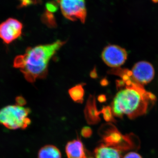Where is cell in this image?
<instances>
[{
  "mask_svg": "<svg viewBox=\"0 0 158 158\" xmlns=\"http://www.w3.org/2000/svg\"><path fill=\"white\" fill-rule=\"evenodd\" d=\"M59 4L64 17L72 21L78 19L85 23L87 10L85 0H61Z\"/></svg>",
  "mask_w": 158,
  "mask_h": 158,
  "instance_id": "5",
  "label": "cell"
},
{
  "mask_svg": "<svg viewBox=\"0 0 158 158\" xmlns=\"http://www.w3.org/2000/svg\"><path fill=\"white\" fill-rule=\"evenodd\" d=\"M98 100L100 102H103L106 101V97L104 95H100L98 97Z\"/></svg>",
  "mask_w": 158,
  "mask_h": 158,
  "instance_id": "20",
  "label": "cell"
},
{
  "mask_svg": "<svg viewBox=\"0 0 158 158\" xmlns=\"http://www.w3.org/2000/svg\"><path fill=\"white\" fill-rule=\"evenodd\" d=\"M65 151L68 158H86L83 144L79 140L69 142Z\"/></svg>",
  "mask_w": 158,
  "mask_h": 158,
  "instance_id": "10",
  "label": "cell"
},
{
  "mask_svg": "<svg viewBox=\"0 0 158 158\" xmlns=\"http://www.w3.org/2000/svg\"><path fill=\"white\" fill-rule=\"evenodd\" d=\"M105 131L103 140L105 145L120 150L137 149L139 147V140L134 134L123 135L115 127L110 124Z\"/></svg>",
  "mask_w": 158,
  "mask_h": 158,
  "instance_id": "4",
  "label": "cell"
},
{
  "mask_svg": "<svg viewBox=\"0 0 158 158\" xmlns=\"http://www.w3.org/2000/svg\"><path fill=\"white\" fill-rule=\"evenodd\" d=\"M101 113H102L103 116L104 118L106 121L107 122H115L116 120L114 119L113 116V111L112 108L110 106H104L102 108Z\"/></svg>",
  "mask_w": 158,
  "mask_h": 158,
  "instance_id": "15",
  "label": "cell"
},
{
  "mask_svg": "<svg viewBox=\"0 0 158 158\" xmlns=\"http://www.w3.org/2000/svg\"><path fill=\"white\" fill-rule=\"evenodd\" d=\"M38 158H61V154L56 146L45 145L40 150Z\"/></svg>",
  "mask_w": 158,
  "mask_h": 158,
  "instance_id": "12",
  "label": "cell"
},
{
  "mask_svg": "<svg viewBox=\"0 0 158 158\" xmlns=\"http://www.w3.org/2000/svg\"><path fill=\"white\" fill-rule=\"evenodd\" d=\"M123 158H142L141 155L135 152H130L124 156Z\"/></svg>",
  "mask_w": 158,
  "mask_h": 158,
  "instance_id": "19",
  "label": "cell"
},
{
  "mask_svg": "<svg viewBox=\"0 0 158 158\" xmlns=\"http://www.w3.org/2000/svg\"><path fill=\"white\" fill-rule=\"evenodd\" d=\"M102 59L108 66L117 68L123 65L127 58V52L124 48L118 45L106 47L102 52Z\"/></svg>",
  "mask_w": 158,
  "mask_h": 158,
  "instance_id": "7",
  "label": "cell"
},
{
  "mask_svg": "<svg viewBox=\"0 0 158 158\" xmlns=\"http://www.w3.org/2000/svg\"><path fill=\"white\" fill-rule=\"evenodd\" d=\"M31 110L19 104L7 106L0 110V124L10 130L24 129L31 124Z\"/></svg>",
  "mask_w": 158,
  "mask_h": 158,
  "instance_id": "3",
  "label": "cell"
},
{
  "mask_svg": "<svg viewBox=\"0 0 158 158\" xmlns=\"http://www.w3.org/2000/svg\"><path fill=\"white\" fill-rule=\"evenodd\" d=\"M85 115L87 121L90 124L97 123L100 120L99 112L96 107L95 98L93 95H90L85 108Z\"/></svg>",
  "mask_w": 158,
  "mask_h": 158,
  "instance_id": "9",
  "label": "cell"
},
{
  "mask_svg": "<svg viewBox=\"0 0 158 158\" xmlns=\"http://www.w3.org/2000/svg\"><path fill=\"white\" fill-rule=\"evenodd\" d=\"M23 24L15 19L9 18L0 24V38L3 42L9 44L20 37Z\"/></svg>",
  "mask_w": 158,
  "mask_h": 158,
  "instance_id": "8",
  "label": "cell"
},
{
  "mask_svg": "<svg viewBox=\"0 0 158 158\" xmlns=\"http://www.w3.org/2000/svg\"><path fill=\"white\" fill-rule=\"evenodd\" d=\"M90 77L94 78H95L97 77V74L96 71L95 69L92 72H91L90 74Z\"/></svg>",
  "mask_w": 158,
  "mask_h": 158,
  "instance_id": "21",
  "label": "cell"
},
{
  "mask_svg": "<svg viewBox=\"0 0 158 158\" xmlns=\"http://www.w3.org/2000/svg\"><path fill=\"white\" fill-rule=\"evenodd\" d=\"M22 1H23V0H22Z\"/></svg>",
  "mask_w": 158,
  "mask_h": 158,
  "instance_id": "24",
  "label": "cell"
},
{
  "mask_svg": "<svg viewBox=\"0 0 158 158\" xmlns=\"http://www.w3.org/2000/svg\"><path fill=\"white\" fill-rule=\"evenodd\" d=\"M92 130L90 127H86L83 128L81 131L82 135L85 138H88L90 137L92 135Z\"/></svg>",
  "mask_w": 158,
  "mask_h": 158,
  "instance_id": "17",
  "label": "cell"
},
{
  "mask_svg": "<svg viewBox=\"0 0 158 158\" xmlns=\"http://www.w3.org/2000/svg\"><path fill=\"white\" fill-rule=\"evenodd\" d=\"M127 70L118 68L112 71V73L121 77L122 80L117 81L119 91L113 99L111 108L116 117L122 118L126 115L130 119H134L146 114L154 105L156 98L143 86L133 81Z\"/></svg>",
  "mask_w": 158,
  "mask_h": 158,
  "instance_id": "1",
  "label": "cell"
},
{
  "mask_svg": "<svg viewBox=\"0 0 158 158\" xmlns=\"http://www.w3.org/2000/svg\"><path fill=\"white\" fill-rule=\"evenodd\" d=\"M65 43L57 40L53 43L28 48L25 53L15 57L14 66L19 69L31 83L46 76L50 60Z\"/></svg>",
  "mask_w": 158,
  "mask_h": 158,
  "instance_id": "2",
  "label": "cell"
},
{
  "mask_svg": "<svg viewBox=\"0 0 158 158\" xmlns=\"http://www.w3.org/2000/svg\"><path fill=\"white\" fill-rule=\"evenodd\" d=\"M55 2H56L57 3H58V4H60V1L61 0H54Z\"/></svg>",
  "mask_w": 158,
  "mask_h": 158,
  "instance_id": "22",
  "label": "cell"
},
{
  "mask_svg": "<svg viewBox=\"0 0 158 158\" xmlns=\"http://www.w3.org/2000/svg\"><path fill=\"white\" fill-rule=\"evenodd\" d=\"M41 19L43 23L48 27L55 28L56 27V22L54 15L47 10H46L42 14Z\"/></svg>",
  "mask_w": 158,
  "mask_h": 158,
  "instance_id": "14",
  "label": "cell"
},
{
  "mask_svg": "<svg viewBox=\"0 0 158 158\" xmlns=\"http://www.w3.org/2000/svg\"><path fill=\"white\" fill-rule=\"evenodd\" d=\"M152 1L154 3H158V0H152Z\"/></svg>",
  "mask_w": 158,
  "mask_h": 158,
  "instance_id": "23",
  "label": "cell"
},
{
  "mask_svg": "<svg viewBox=\"0 0 158 158\" xmlns=\"http://www.w3.org/2000/svg\"><path fill=\"white\" fill-rule=\"evenodd\" d=\"M46 10L51 13L56 12L59 9V4L54 1H49L45 4Z\"/></svg>",
  "mask_w": 158,
  "mask_h": 158,
  "instance_id": "16",
  "label": "cell"
},
{
  "mask_svg": "<svg viewBox=\"0 0 158 158\" xmlns=\"http://www.w3.org/2000/svg\"><path fill=\"white\" fill-rule=\"evenodd\" d=\"M34 2L32 0H23L20 5L19 6L20 8H23V7H27L28 6H31L34 4Z\"/></svg>",
  "mask_w": 158,
  "mask_h": 158,
  "instance_id": "18",
  "label": "cell"
},
{
  "mask_svg": "<svg viewBox=\"0 0 158 158\" xmlns=\"http://www.w3.org/2000/svg\"><path fill=\"white\" fill-rule=\"evenodd\" d=\"M127 73L133 81L143 86L151 82L155 76L153 66L146 61L137 62Z\"/></svg>",
  "mask_w": 158,
  "mask_h": 158,
  "instance_id": "6",
  "label": "cell"
},
{
  "mask_svg": "<svg viewBox=\"0 0 158 158\" xmlns=\"http://www.w3.org/2000/svg\"><path fill=\"white\" fill-rule=\"evenodd\" d=\"M70 97L74 101L78 103H82L84 101L85 90L82 84L78 85L71 88L69 90Z\"/></svg>",
  "mask_w": 158,
  "mask_h": 158,
  "instance_id": "13",
  "label": "cell"
},
{
  "mask_svg": "<svg viewBox=\"0 0 158 158\" xmlns=\"http://www.w3.org/2000/svg\"><path fill=\"white\" fill-rule=\"evenodd\" d=\"M120 151L105 144H102L95 150L96 158H121Z\"/></svg>",
  "mask_w": 158,
  "mask_h": 158,
  "instance_id": "11",
  "label": "cell"
}]
</instances>
